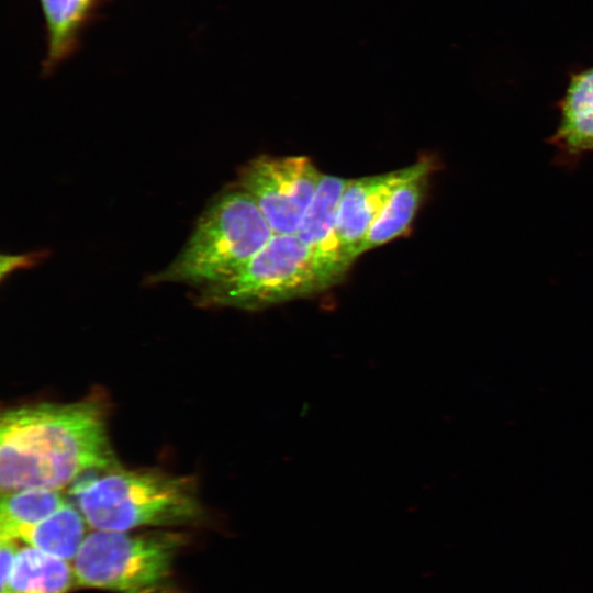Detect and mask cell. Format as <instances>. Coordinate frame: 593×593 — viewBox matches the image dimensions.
I'll return each mask as SVG.
<instances>
[{
    "instance_id": "12",
    "label": "cell",
    "mask_w": 593,
    "mask_h": 593,
    "mask_svg": "<svg viewBox=\"0 0 593 593\" xmlns=\"http://www.w3.org/2000/svg\"><path fill=\"white\" fill-rule=\"evenodd\" d=\"M77 586L72 563L21 546L1 593H68Z\"/></svg>"
},
{
    "instance_id": "7",
    "label": "cell",
    "mask_w": 593,
    "mask_h": 593,
    "mask_svg": "<svg viewBox=\"0 0 593 593\" xmlns=\"http://www.w3.org/2000/svg\"><path fill=\"white\" fill-rule=\"evenodd\" d=\"M435 164L434 158L422 157L407 167L349 179L339 203L336 233L350 266L357 259L361 240L394 190L409 178Z\"/></svg>"
},
{
    "instance_id": "14",
    "label": "cell",
    "mask_w": 593,
    "mask_h": 593,
    "mask_svg": "<svg viewBox=\"0 0 593 593\" xmlns=\"http://www.w3.org/2000/svg\"><path fill=\"white\" fill-rule=\"evenodd\" d=\"M91 0H42L51 35L49 59H59L68 49L75 31Z\"/></svg>"
},
{
    "instance_id": "4",
    "label": "cell",
    "mask_w": 593,
    "mask_h": 593,
    "mask_svg": "<svg viewBox=\"0 0 593 593\" xmlns=\"http://www.w3.org/2000/svg\"><path fill=\"white\" fill-rule=\"evenodd\" d=\"M186 544L175 530L93 529L86 536L72 567L77 586L116 593H169L172 566Z\"/></svg>"
},
{
    "instance_id": "13",
    "label": "cell",
    "mask_w": 593,
    "mask_h": 593,
    "mask_svg": "<svg viewBox=\"0 0 593 593\" xmlns=\"http://www.w3.org/2000/svg\"><path fill=\"white\" fill-rule=\"evenodd\" d=\"M67 503L57 490L25 489L1 493L0 532L41 522Z\"/></svg>"
},
{
    "instance_id": "9",
    "label": "cell",
    "mask_w": 593,
    "mask_h": 593,
    "mask_svg": "<svg viewBox=\"0 0 593 593\" xmlns=\"http://www.w3.org/2000/svg\"><path fill=\"white\" fill-rule=\"evenodd\" d=\"M558 108L559 125L549 142L569 156L593 152V66L570 75Z\"/></svg>"
},
{
    "instance_id": "10",
    "label": "cell",
    "mask_w": 593,
    "mask_h": 593,
    "mask_svg": "<svg viewBox=\"0 0 593 593\" xmlns=\"http://www.w3.org/2000/svg\"><path fill=\"white\" fill-rule=\"evenodd\" d=\"M87 526L79 508L67 503L41 522L0 532V536L72 562L88 535Z\"/></svg>"
},
{
    "instance_id": "3",
    "label": "cell",
    "mask_w": 593,
    "mask_h": 593,
    "mask_svg": "<svg viewBox=\"0 0 593 593\" xmlns=\"http://www.w3.org/2000/svg\"><path fill=\"white\" fill-rule=\"evenodd\" d=\"M272 235L254 199L232 186L208 204L174 260L147 281L197 289L222 280L246 264Z\"/></svg>"
},
{
    "instance_id": "15",
    "label": "cell",
    "mask_w": 593,
    "mask_h": 593,
    "mask_svg": "<svg viewBox=\"0 0 593 593\" xmlns=\"http://www.w3.org/2000/svg\"><path fill=\"white\" fill-rule=\"evenodd\" d=\"M20 541L0 536V582L3 588L11 573L15 556L21 548Z\"/></svg>"
},
{
    "instance_id": "2",
    "label": "cell",
    "mask_w": 593,
    "mask_h": 593,
    "mask_svg": "<svg viewBox=\"0 0 593 593\" xmlns=\"http://www.w3.org/2000/svg\"><path fill=\"white\" fill-rule=\"evenodd\" d=\"M74 495L93 529L181 526L203 515L193 479L160 469L115 467L76 485Z\"/></svg>"
},
{
    "instance_id": "1",
    "label": "cell",
    "mask_w": 593,
    "mask_h": 593,
    "mask_svg": "<svg viewBox=\"0 0 593 593\" xmlns=\"http://www.w3.org/2000/svg\"><path fill=\"white\" fill-rule=\"evenodd\" d=\"M115 467L104 410L96 401L26 404L1 415V493L60 491L87 472Z\"/></svg>"
},
{
    "instance_id": "6",
    "label": "cell",
    "mask_w": 593,
    "mask_h": 593,
    "mask_svg": "<svg viewBox=\"0 0 593 593\" xmlns=\"http://www.w3.org/2000/svg\"><path fill=\"white\" fill-rule=\"evenodd\" d=\"M322 176L310 157L260 155L234 186L254 199L273 234H295Z\"/></svg>"
},
{
    "instance_id": "11",
    "label": "cell",
    "mask_w": 593,
    "mask_h": 593,
    "mask_svg": "<svg viewBox=\"0 0 593 593\" xmlns=\"http://www.w3.org/2000/svg\"><path fill=\"white\" fill-rule=\"evenodd\" d=\"M437 165H433L401 183L392 193L357 249V258L406 233L410 228Z\"/></svg>"
},
{
    "instance_id": "16",
    "label": "cell",
    "mask_w": 593,
    "mask_h": 593,
    "mask_svg": "<svg viewBox=\"0 0 593 593\" xmlns=\"http://www.w3.org/2000/svg\"><path fill=\"white\" fill-rule=\"evenodd\" d=\"M8 258V268L4 269L3 271H1V273H5V272H12L16 267L19 268L20 266H26L27 264H32L33 260H32V257L31 256H24V255H20V256H10V257H7Z\"/></svg>"
},
{
    "instance_id": "5",
    "label": "cell",
    "mask_w": 593,
    "mask_h": 593,
    "mask_svg": "<svg viewBox=\"0 0 593 593\" xmlns=\"http://www.w3.org/2000/svg\"><path fill=\"white\" fill-rule=\"evenodd\" d=\"M311 249L295 234H273L226 278L197 288L203 306L266 309L326 291Z\"/></svg>"
},
{
    "instance_id": "8",
    "label": "cell",
    "mask_w": 593,
    "mask_h": 593,
    "mask_svg": "<svg viewBox=\"0 0 593 593\" xmlns=\"http://www.w3.org/2000/svg\"><path fill=\"white\" fill-rule=\"evenodd\" d=\"M348 178L323 174L295 235L311 249L326 287L339 283L349 268L337 238L339 203Z\"/></svg>"
}]
</instances>
